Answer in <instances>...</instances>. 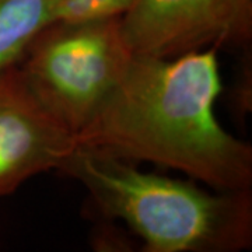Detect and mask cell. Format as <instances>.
I'll return each mask as SVG.
<instances>
[{"mask_svg":"<svg viewBox=\"0 0 252 252\" xmlns=\"http://www.w3.org/2000/svg\"><path fill=\"white\" fill-rule=\"evenodd\" d=\"M219 49L158 58L137 55L77 146L150 162L216 190H251L252 146L216 115L223 91Z\"/></svg>","mask_w":252,"mask_h":252,"instance_id":"cell-1","label":"cell"},{"mask_svg":"<svg viewBox=\"0 0 252 252\" xmlns=\"http://www.w3.org/2000/svg\"><path fill=\"white\" fill-rule=\"evenodd\" d=\"M61 171L86 188L105 217L125 224L146 252H241L252 247V192L139 170L135 162L77 146Z\"/></svg>","mask_w":252,"mask_h":252,"instance_id":"cell-2","label":"cell"},{"mask_svg":"<svg viewBox=\"0 0 252 252\" xmlns=\"http://www.w3.org/2000/svg\"><path fill=\"white\" fill-rule=\"evenodd\" d=\"M135 52L122 18L52 23L18 63L39 101L77 135L124 79Z\"/></svg>","mask_w":252,"mask_h":252,"instance_id":"cell-3","label":"cell"},{"mask_svg":"<svg viewBox=\"0 0 252 252\" xmlns=\"http://www.w3.org/2000/svg\"><path fill=\"white\" fill-rule=\"evenodd\" d=\"M122 28L137 55L244 49L252 39V0H135Z\"/></svg>","mask_w":252,"mask_h":252,"instance_id":"cell-4","label":"cell"},{"mask_svg":"<svg viewBox=\"0 0 252 252\" xmlns=\"http://www.w3.org/2000/svg\"><path fill=\"white\" fill-rule=\"evenodd\" d=\"M76 147V135L39 101L18 64L0 73V198L61 171Z\"/></svg>","mask_w":252,"mask_h":252,"instance_id":"cell-5","label":"cell"},{"mask_svg":"<svg viewBox=\"0 0 252 252\" xmlns=\"http://www.w3.org/2000/svg\"><path fill=\"white\" fill-rule=\"evenodd\" d=\"M55 0H0V73L21 62L35 36L52 24Z\"/></svg>","mask_w":252,"mask_h":252,"instance_id":"cell-6","label":"cell"},{"mask_svg":"<svg viewBox=\"0 0 252 252\" xmlns=\"http://www.w3.org/2000/svg\"><path fill=\"white\" fill-rule=\"evenodd\" d=\"M135 0H55L52 23L83 24L122 18Z\"/></svg>","mask_w":252,"mask_h":252,"instance_id":"cell-7","label":"cell"}]
</instances>
